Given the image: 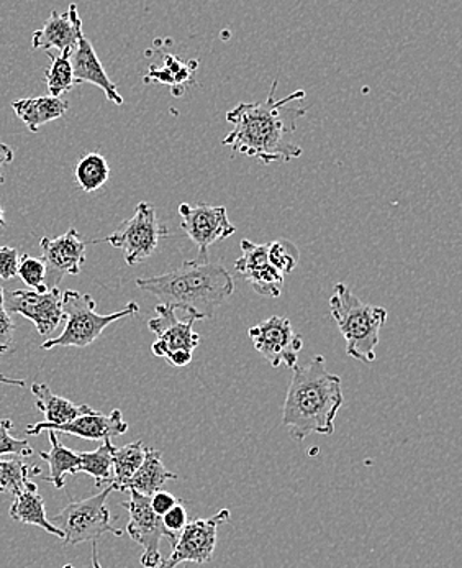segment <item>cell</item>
Masks as SVG:
<instances>
[{
	"mask_svg": "<svg viewBox=\"0 0 462 568\" xmlns=\"http://www.w3.org/2000/svg\"><path fill=\"white\" fill-rule=\"evenodd\" d=\"M277 81L270 85L268 99L261 102H243L228 112L233 130L224 145L233 153L259 160L263 164L287 163L299 159L302 149L294 143L297 121L307 114V108H294L292 102L304 101L306 91H296L286 98H276Z\"/></svg>",
	"mask_w": 462,
	"mask_h": 568,
	"instance_id": "6da1fadb",
	"label": "cell"
},
{
	"mask_svg": "<svg viewBox=\"0 0 462 568\" xmlns=\"http://www.w3.org/2000/svg\"><path fill=\"white\" fill-rule=\"evenodd\" d=\"M292 382L283 407V426L290 436L304 440L310 434L330 436L345 403L343 382L328 372L321 355L307 365L294 366Z\"/></svg>",
	"mask_w": 462,
	"mask_h": 568,
	"instance_id": "7a4b0ae2",
	"label": "cell"
},
{
	"mask_svg": "<svg viewBox=\"0 0 462 568\" xmlns=\"http://www.w3.org/2000/svg\"><path fill=\"white\" fill-rule=\"evenodd\" d=\"M138 290L160 297L166 304L189 307L204 320L214 317L215 311L227 303L235 291V280L220 263L186 262L179 268L153 278H138Z\"/></svg>",
	"mask_w": 462,
	"mask_h": 568,
	"instance_id": "3957f363",
	"label": "cell"
},
{
	"mask_svg": "<svg viewBox=\"0 0 462 568\" xmlns=\"http://www.w3.org/2000/svg\"><path fill=\"white\" fill-rule=\"evenodd\" d=\"M330 314L347 341V354L355 361L371 365L376 361L379 334L387 321L384 307L362 303L345 283L335 286Z\"/></svg>",
	"mask_w": 462,
	"mask_h": 568,
	"instance_id": "277c9868",
	"label": "cell"
},
{
	"mask_svg": "<svg viewBox=\"0 0 462 568\" xmlns=\"http://www.w3.org/2000/svg\"><path fill=\"white\" fill-rule=\"evenodd\" d=\"M95 310H97V304L91 294H82L74 290L64 291L63 313L66 317L64 331L58 337H51L43 342L41 348L53 351L57 347H89L101 337L102 332L109 325L140 313V306L136 303H129L122 311H116L109 316H101L95 313Z\"/></svg>",
	"mask_w": 462,
	"mask_h": 568,
	"instance_id": "5b68a950",
	"label": "cell"
},
{
	"mask_svg": "<svg viewBox=\"0 0 462 568\" xmlns=\"http://www.w3.org/2000/svg\"><path fill=\"white\" fill-rule=\"evenodd\" d=\"M154 311L156 317L148 321L150 331L157 337L152 345L153 354L176 368L189 365L195 348L201 345V335L194 331V324L204 317L189 307H183V316H179L176 304L161 303Z\"/></svg>",
	"mask_w": 462,
	"mask_h": 568,
	"instance_id": "8992f818",
	"label": "cell"
},
{
	"mask_svg": "<svg viewBox=\"0 0 462 568\" xmlns=\"http://www.w3.org/2000/svg\"><path fill=\"white\" fill-rule=\"evenodd\" d=\"M114 491L111 485L104 491L81 501H71L60 515L50 521L63 532L64 546H78L82 542H97L105 534L122 537L123 532L114 528L111 523L107 498Z\"/></svg>",
	"mask_w": 462,
	"mask_h": 568,
	"instance_id": "52a82bcc",
	"label": "cell"
},
{
	"mask_svg": "<svg viewBox=\"0 0 462 568\" xmlns=\"http://www.w3.org/2000/svg\"><path fill=\"white\" fill-rule=\"evenodd\" d=\"M166 235L167 227L161 224L154 205L140 203L133 217L123 222L105 242L122 250L126 265L135 266L146 262Z\"/></svg>",
	"mask_w": 462,
	"mask_h": 568,
	"instance_id": "ba28073f",
	"label": "cell"
},
{
	"mask_svg": "<svg viewBox=\"0 0 462 568\" xmlns=\"http://www.w3.org/2000/svg\"><path fill=\"white\" fill-rule=\"evenodd\" d=\"M181 227L197 246V260L207 262L208 248L217 242L232 237L235 225L228 219L227 207L211 204H181Z\"/></svg>",
	"mask_w": 462,
	"mask_h": 568,
	"instance_id": "9c48e42d",
	"label": "cell"
},
{
	"mask_svg": "<svg viewBox=\"0 0 462 568\" xmlns=\"http://www.w3.org/2000/svg\"><path fill=\"white\" fill-rule=\"evenodd\" d=\"M230 511L222 509L217 515L207 519H195L187 523L186 528L177 537L176 546L166 560H161L157 568H176L181 564H207L217 546L218 528L230 521Z\"/></svg>",
	"mask_w": 462,
	"mask_h": 568,
	"instance_id": "30bf717a",
	"label": "cell"
},
{
	"mask_svg": "<svg viewBox=\"0 0 462 568\" xmlns=\"http://www.w3.org/2000/svg\"><path fill=\"white\" fill-rule=\"evenodd\" d=\"M249 337L256 351L273 368L286 365L294 368L299 364L304 348L302 335L296 334L292 323L286 317L273 316L249 328Z\"/></svg>",
	"mask_w": 462,
	"mask_h": 568,
	"instance_id": "8fae6325",
	"label": "cell"
},
{
	"mask_svg": "<svg viewBox=\"0 0 462 568\" xmlns=\"http://www.w3.org/2000/svg\"><path fill=\"white\" fill-rule=\"evenodd\" d=\"M7 313L20 314L35 325L40 335L53 334L64 323L63 291L60 287L50 290H17L3 297Z\"/></svg>",
	"mask_w": 462,
	"mask_h": 568,
	"instance_id": "7c38bea8",
	"label": "cell"
},
{
	"mask_svg": "<svg viewBox=\"0 0 462 568\" xmlns=\"http://www.w3.org/2000/svg\"><path fill=\"white\" fill-rule=\"evenodd\" d=\"M129 501H123V508L129 511L130 523L126 526V532L136 544L145 549L143 552L142 566L145 568L160 567L163 556L160 552L161 539L170 540V534L164 529L161 516L153 511L150 496L140 495L136 491H129Z\"/></svg>",
	"mask_w": 462,
	"mask_h": 568,
	"instance_id": "4fadbf2b",
	"label": "cell"
},
{
	"mask_svg": "<svg viewBox=\"0 0 462 568\" xmlns=\"http://www.w3.org/2000/svg\"><path fill=\"white\" fill-rule=\"evenodd\" d=\"M47 266L44 286L58 287L64 276H76L85 263V242L76 229H70L57 239L43 237L40 242Z\"/></svg>",
	"mask_w": 462,
	"mask_h": 568,
	"instance_id": "5bb4252c",
	"label": "cell"
},
{
	"mask_svg": "<svg viewBox=\"0 0 462 568\" xmlns=\"http://www.w3.org/2000/svg\"><path fill=\"white\" fill-rule=\"evenodd\" d=\"M25 430L29 436H40L47 430H54V433L70 434V436L81 437L85 440H105L126 434L129 424L123 420L120 409H114L111 414L91 409L61 426H50L48 423L30 424Z\"/></svg>",
	"mask_w": 462,
	"mask_h": 568,
	"instance_id": "9a60e30c",
	"label": "cell"
},
{
	"mask_svg": "<svg viewBox=\"0 0 462 568\" xmlns=\"http://www.w3.org/2000/svg\"><path fill=\"white\" fill-rule=\"evenodd\" d=\"M242 258L236 260L235 270L256 294L265 297H279L283 294L284 275H280L268 260V244L242 242Z\"/></svg>",
	"mask_w": 462,
	"mask_h": 568,
	"instance_id": "2e32d148",
	"label": "cell"
},
{
	"mask_svg": "<svg viewBox=\"0 0 462 568\" xmlns=\"http://www.w3.org/2000/svg\"><path fill=\"white\" fill-rule=\"evenodd\" d=\"M82 33V20L76 3H71L68 13L51 12L44 26L33 33L32 47L48 53L73 54Z\"/></svg>",
	"mask_w": 462,
	"mask_h": 568,
	"instance_id": "e0dca14e",
	"label": "cell"
},
{
	"mask_svg": "<svg viewBox=\"0 0 462 568\" xmlns=\"http://www.w3.org/2000/svg\"><path fill=\"white\" fill-rule=\"evenodd\" d=\"M71 64H73L76 85L84 84V82L97 85L99 89L105 92L109 101L114 102L116 105L123 104V98L120 95L115 82L105 73L94 47H92L91 41L85 39L84 32L79 36L76 50L71 54Z\"/></svg>",
	"mask_w": 462,
	"mask_h": 568,
	"instance_id": "ac0fdd59",
	"label": "cell"
},
{
	"mask_svg": "<svg viewBox=\"0 0 462 568\" xmlns=\"http://www.w3.org/2000/svg\"><path fill=\"white\" fill-rule=\"evenodd\" d=\"M13 111L30 132L37 133L44 123L58 121L70 111V102L53 95H40V98L19 99L13 102Z\"/></svg>",
	"mask_w": 462,
	"mask_h": 568,
	"instance_id": "d6986e66",
	"label": "cell"
},
{
	"mask_svg": "<svg viewBox=\"0 0 462 568\" xmlns=\"http://www.w3.org/2000/svg\"><path fill=\"white\" fill-rule=\"evenodd\" d=\"M10 518L13 521L23 523V525L39 526L48 534L63 539V532L48 519L47 509H44L43 498L39 495V488L32 480L27 484L22 491L17 493L12 506L9 509Z\"/></svg>",
	"mask_w": 462,
	"mask_h": 568,
	"instance_id": "ffe728a7",
	"label": "cell"
},
{
	"mask_svg": "<svg viewBox=\"0 0 462 568\" xmlns=\"http://www.w3.org/2000/svg\"><path fill=\"white\" fill-rule=\"evenodd\" d=\"M177 475L167 470L163 464V455L154 448H146L143 464L135 471L126 485V491H136L140 495L152 496L164 488L170 480H177Z\"/></svg>",
	"mask_w": 462,
	"mask_h": 568,
	"instance_id": "44dd1931",
	"label": "cell"
},
{
	"mask_svg": "<svg viewBox=\"0 0 462 568\" xmlns=\"http://www.w3.org/2000/svg\"><path fill=\"white\" fill-rule=\"evenodd\" d=\"M32 393L35 396L37 409L44 416V423L50 426H61V424L71 423L81 414L88 413L92 407L88 405H74L70 399L61 398L51 392L47 383H33Z\"/></svg>",
	"mask_w": 462,
	"mask_h": 568,
	"instance_id": "7402d4cb",
	"label": "cell"
},
{
	"mask_svg": "<svg viewBox=\"0 0 462 568\" xmlns=\"http://www.w3.org/2000/svg\"><path fill=\"white\" fill-rule=\"evenodd\" d=\"M50 437L51 450L40 452V457L50 465V477H43V481L61 489L66 485V475L79 474V452L64 447L58 440L54 430H47Z\"/></svg>",
	"mask_w": 462,
	"mask_h": 568,
	"instance_id": "603a6c76",
	"label": "cell"
},
{
	"mask_svg": "<svg viewBox=\"0 0 462 568\" xmlns=\"http://www.w3.org/2000/svg\"><path fill=\"white\" fill-rule=\"evenodd\" d=\"M146 448L143 447L142 440L136 443L126 444V446L116 448L114 457H112V478L111 487L114 491H126L130 478L138 470L140 465L143 464L145 458Z\"/></svg>",
	"mask_w": 462,
	"mask_h": 568,
	"instance_id": "cb8c5ba5",
	"label": "cell"
},
{
	"mask_svg": "<svg viewBox=\"0 0 462 568\" xmlns=\"http://www.w3.org/2000/svg\"><path fill=\"white\" fill-rule=\"evenodd\" d=\"M102 446L92 452H79V471L91 475L95 480V487L111 485L114 474H112V457H114V444L111 439L102 440Z\"/></svg>",
	"mask_w": 462,
	"mask_h": 568,
	"instance_id": "d4e9b609",
	"label": "cell"
},
{
	"mask_svg": "<svg viewBox=\"0 0 462 568\" xmlns=\"http://www.w3.org/2000/svg\"><path fill=\"white\" fill-rule=\"evenodd\" d=\"M111 166L101 153H88L74 168V180L84 193H95L107 184Z\"/></svg>",
	"mask_w": 462,
	"mask_h": 568,
	"instance_id": "484cf974",
	"label": "cell"
},
{
	"mask_svg": "<svg viewBox=\"0 0 462 568\" xmlns=\"http://www.w3.org/2000/svg\"><path fill=\"white\" fill-rule=\"evenodd\" d=\"M48 57L51 60L50 67L44 71L48 95L61 98V94H64V92L73 91L76 88L71 54L48 53Z\"/></svg>",
	"mask_w": 462,
	"mask_h": 568,
	"instance_id": "4316f807",
	"label": "cell"
},
{
	"mask_svg": "<svg viewBox=\"0 0 462 568\" xmlns=\"http://www.w3.org/2000/svg\"><path fill=\"white\" fill-rule=\"evenodd\" d=\"M41 475L40 465L30 468L20 458L0 460V495H17L29 484L30 478Z\"/></svg>",
	"mask_w": 462,
	"mask_h": 568,
	"instance_id": "83f0119b",
	"label": "cell"
},
{
	"mask_svg": "<svg viewBox=\"0 0 462 568\" xmlns=\"http://www.w3.org/2000/svg\"><path fill=\"white\" fill-rule=\"evenodd\" d=\"M268 260L270 265L280 273V275H289L294 272L300 262V252L294 242L279 239V241L269 242Z\"/></svg>",
	"mask_w": 462,
	"mask_h": 568,
	"instance_id": "f1b7e54d",
	"label": "cell"
},
{
	"mask_svg": "<svg viewBox=\"0 0 462 568\" xmlns=\"http://www.w3.org/2000/svg\"><path fill=\"white\" fill-rule=\"evenodd\" d=\"M166 61V67L163 70H157L156 67L150 68L148 77L145 78V81H160L164 82V84L176 85V88H181L187 80H189L191 71L187 68L186 63L179 60L177 57H173V54H167L164 58Z\"/></svg>",
	"mask_w": 462,
	"mask_h": 568,
	"instance_id": "f546056e",
	"label": "cell"
},
{
	"mask_svg": "<svg viewBox=\"0 0 462 568\" xmlns=\"http://www.w3.org/2000/svg\"><path fill=\"white\" fill-rule=\"evenodd\" d=\"M17 276H20L27 286L33 287V290L40 291V293L48 290L44 286V282H47V266H44L41 258H33L30 255L20 256Z\"/></svg>",
	"mask_w": 462,
	"mask_h": 568,
	"instance_id": "4dcf8cb0",
	"label": "cell"
},
{
	"mask_svg": "<svg viewBox=\"0 0 462 568\" xmlns=\"http://www.w3.org/2000/svg\"><path fill=\"white\" fill-rule=\"evenodd\" d=\"M13 423L10 419L0 420V457L2 455H17V457H33L35 450L27 440L16 439L10 436Z\"/></svg>",
	"mask_w": 462,
	"mask_h": 568,
	"instance_id": "1f68e13d",
	"label": "cell"
},
{
	"mask_svg": "<svg viewBox=\"0 0 462 568\" xmlns=\"http://www.w3.org/2000/svg\"><path fill=\"white\" fill-rule=\"evenodd\" d=\"M161 521H163L164 529L170 534L171 547L176 546L177 537L187 525V509L184 503L179 501L176 506H173L166 515L161 516Z\"/></svg>",
	"mask_w": 462,
	"mask_h": 568,
	"instance_id": "d6a6232c",
	"label": "cell"
},
{
	"mask_svg": "<svg viewBox=\"0 0 462 568\" xmlns=\"http://www.w3.org/2000/svg\"><path fill=\"white\" fill-rule=\"evenodd\" d=\"M13 332H16V324L7 313L3 290L0 287V355L7 354L13 347Z\"/></svg>",
	"mask_w": 462,
	"mask_h": 568,
	"instance_id": "836d02e7",
	"label": "cell"
},
{
	"mask_svg": "<svg viewBox=\"0 0 462 568\" xmlns=\"http://www.w3.org/2000/svg\"><path fill=\"white\" fill-rule=\"evenodd\" d=\"M20 255L12 246L0 245V278L12 280L19 270Z\"/></svg>",
	"mask_w": 462,
	"mask_h": 568,
	"instance_id": "e575fe53",
	"label": "cell"
},
{
	"mask_svg": "<svg viewBox=\"0 0 462 568\" xmlns=\"http://www.w3.org/2000/svg\"><path fill=\"white\" fill-rule=\"evenodd\" d=\"M179 501L181 499L174 498L171 493L164 491V489H160V491L150 496V503H152L153 511L156 513L157 516L166 515V513Z\"/></svg>",
	"mask_w": 462,
	"mask_h": 568,
	"instance_id": "d590c367",
	"label": "cell"
},
{
	"mask_svg": "<svg viewBox=\"0 0 462 568\" xmlns=\"http://www.w3.org/2000/svg\"><path fill=\"white\" fill-rule=\"evenodd\" d=\"M13 162V150L10 149L9 145H6V143H0V186H2L3 181H6V178H3L2 174V168L6 166V164Z\"/></svg>",
	"mask_w": 462,
	"mask_h": 568,
	"instance_id": "8d00e7d4",
	"label": "cell"
},
{
	"mask_svg": "<svg viewBox=\"0 0 462 568\" xmlns=\"http://www.w3.org/2000/svg\"><path fill=\"white\" fill-rule=\"evenodd\" d=\"M0 385L17 386V388H25V382L23 379L9 378L7 375L0 373Z\"/></svg>",
	"mask_w": 462,
	"mask_h": 568,
	"instance_id": "74e56055",
	"label": "cell"
},
{
	"mask_svg": "<svg viewBox=\"0 0 462 568\" xmlns=\"http://www.w3.org/2000/svg\"><path fill=\"white\" fill-rule=\"evenodd\" d=\"M63 568H76L74 566H64ZM92 568H102L99 562L97 542H92Z\"/></svg>",
	"mask_w": 462,
	"mask_h": 568,
	"instance_id": "f35d334b",
	"label": "cell"
},
{
	"mask_svg": "<svg viewBox=\"0 0 462 568\" xmlns=\"http://www.w3.org/2000/svg\"><path fill=\"white\" fill-rule=\"evenodd\" d=\"M6 227V214H3L2 205H0V229Z\"/></svg>",
	"mask_w": 462,
	"mask_h": 568,
	"instance_id": "ab89813d",
	"label": "cell"
}]
</instances>
